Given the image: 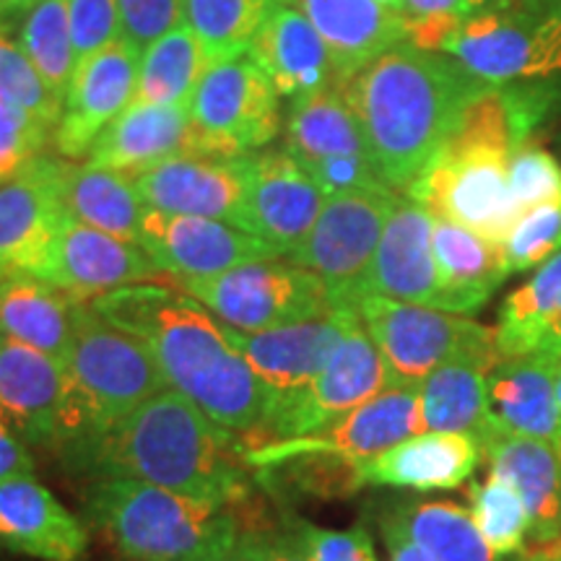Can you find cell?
I'll use <instances>...</instances> for the list:
<instances>
[{"label":"cell","instance_id":"6da1fadb","mask_svg":"<svg viewBox=\"0 0 561 561\" xmlns=\"http://www.w3.org/2000/svg\"><path fill=\"white\" fill-rule=\"evenodd\" d=\"M91 479H136L221 504L242 515L248 500L244 442L216 424L191 398L167 388L107 430L91 432L58 453ZM242 520V517H240Z\"/></svg>","mask_w":561,"mask_h":561},{"label":"cell","instance_id":"7a4b0ae2","mask_svg":"<svg viewBox=\"0 0 561 561\" xmlns=\"http://www.w3.org/2000/svg\"><path fill=\"white\" fill-rule=\"evenodd\" d=\"M91 307L149 346L172 390L240 437L263 432L273 398L227 331L198 299L167 284H133L91 299Z\"/></svg>","mask_w":561,"mask_h":561},{"label":"cell","instance_id":"3957f363","mask_svg":"<svg viewBox=\"0 0 561 561\" xmlns=\"http://www.w3.org/2000/svg\"><path fill=\"white\" fill-rule=\"evenodd\" d=\"M341 89L359 117L385 185L409 193L468 102L489 87L447 55L403 42L343 81Z\"/></svg>","mask_w":561,"mask_h":561},{"label":"cell","instance_id":"277c9868","mask_svg":"<svg viewBox=\"0 0 561 561\" xmlns=\"http://www.w3.org/2000/svg\"><path fill=\"white\" fill-rule=\"evenodd\" d=\"M87 515L128 561H201L234 549L237 510L136 479H94Z\"/></svg>","mask_w":561,"mask_h":561},{"label":"cell","instance_id":"5b68a950","mask_svg":"<svg viewBox=\"0 0 561 561\" xmlns=\"http://www.w3.org/2000/svg\"><path fill=\"white\" fill-rule=\"evenodd\" d=\"M62 364L73 385L79 411V434L70 442L107 430L157 392L170 388L149 346L104 320L91 301L79 305L73 339Z\"/></svg>","mask_w":561,"mask_h":561},{"label":"cell","instance_id":"8992f818","mask_svg":"<svg viewBox=\"0 0 561 561\" xmlns=\"http://www.w3.org/2000/svg\"><path fill=\"white\" fill-rule=\"evenodd\" d=\"M369 339L388 364L392 385L419 388L442 364L471 359L496 367L502 362L494 328L466 314L409 305L367 294L354 307Z\"/></svg>","mask_w":561,"mask_h":561},{"label":"cell","instance_id":"52a82bcc","mask_svg":"<svg viewBox=\"0 0 561 561\" xmlns=\"http://www.w3.org/2000/svg\"><path fill=\"white\" fill-rule=\"evenodd\" d=\"M216 320L242 333H263L339 310L318 273L289 261H255L208 278L178 280Z\"/></svg>","mask_w":561,"mask_h":561},{"label":"cell","instance_id":"ba28073f","mask_svg":"<svg viewBox=\"0 0 561 561\" xmlns=\"http://www.w3.org/2000/svg\"><path fill=\"white\" fill-rule=\"evenodd\" d=\"M206 153L248 157L268 149L280 133V96L250 53L214 60L191 104Z\"/></svg>","mask_w":561,"mask_h":561},{"label":"cell","instance_id":"9c48e42d","mask_svg":"<svg viewBox=\"0 0 561 561\" xmlns=\"http://www.w3.org/2000/svg\"><path fill=\"white\" fill-rule=\"evenodd\" d=\"M398 191H356L331 195L307 240L286 261L318 273L339 307H351L367 294V276Z\"/></svg>","mask_w":561,"mask_h":561},{"label":"cell","instance_id":"30bf717a","mask_svg":"<svg viewBox=\"0 0 561 561\" xmlns=\"http://www.w3.org/2000/svg\"><path fill=\"white\" fill-rule=\"evenodd\" d=\"M388 388H392L388 364L375 341L369 339L359 312H354L318 380L297 398L276 405L263 432L244 445L310 437L333 426L335 421L348 416L351 411Z\"/></svg>","mask_w":561,"mask_h":561},{"label":"cell","instance_id":"8fae6325","mask_svg":"<svg viewBox=\"0 0 561 561\" xmlns=\"http://www.w3.org/2000/svg\"><path fill=\"white\" fill-rule=\"evenodd\" d=\"M70 159L39 153L16 178L0 185V278L37 276L50 255L66 208V172Z\"/></svg>","mask_w":561,"mask_h":561},{"label":"cell","instance_id":"7c38bea8","mask_svg":"<svg viewBox=\"0 0 561 561\" xmlns=\"http://www.w3.org/2000/svg\"><path fill=\"white\" fill-rule=\"evenodd\" d=\"M0 419L30 447L58 453L76 419L66 364L0 335Z\"/></svg>","mask_w":561,"mask_h":561},{"label":"cell","instance_id":"4fadbf2b","mask_svg":"<svg viewBox=\"0 0 561 561\" xmlns=\"http://www.w3.org/2000/svg\"><path fill=\"white\" fill-rule=\"evenodd\" d=\"M328 195L286 149L248 153V198L237 227L289 257L307 240Z\"/></svg>","mask_w":561,"mask_h":561},{"label":"cell","instance_id":"5bb4252c","mask_svg":"<svg viewBox=\"0 0 561 561\" xmlns=\"http://www.w3.org/2000/svg\"><path fill=\"white\" fill-rule=\"evenodd\" d=\"M138 244L174 280L208 278L237 265L276 261L278 252L229 221L146 208Z\"/></svg>","mask_w":561,"mask_h":561},{"label":"cell","instance_id":"9a60e30c","mask_svg":"<svg viewBox=\"0 0 561 561\" xmlns=\"http://www.w3.org/2000/svg\"><path fill=\"white\" fill-rule=\"evenodd\" d=\"M421 432H424V421H421L419 388L392 385L351 411L348 416L335 421L333 426L310 437L244 445V462L250 471H255L297 453H328L354 462H367Z\"/></svg>","mask_w":561,"mask_h":561},{"label":"cell","instance_id":"2e32d148","mask_svg":"<svg viewBox=\"0 0 561 561\" xmlns=\"http://www.w3.org/2000/svg\"><path fill=\"white\" fill-rule=\"evenodd\" d=\"M538 21L520 5L489 0L479 11L442 26L419 47L453 58L483 87H510L528 73Z\"/></svg>","mask_w":561,"mask_h":561},{"label":"cell","instance_id":"e0dca14e","mask_svg":"<svg viewBox=\"0 0 561 561\" xmlns=\"http://www.w3.org/2000/svg\"><path fill=\"white\" fill-rule=\"evenodd\" d=\"M37 278L91 301L133 284H159L164 278L144 248L125 242L68 216Z\"/></svg>","mask_w":561,"mask_h":561},{"label":"cell","instance_id":"ac0fdd59","mask_svg":"<svg viewBox=\"0 0 561 561\" xmlns=\"http://www.w3.org/2000/svg\"><path fill=\"white\" fill-rule=\"evenodd\" d=\"M140 53L121 39L76 66L53 140L62 159L89 157L94 140L136 100Z\"/></svg>","mask_w":561,"mask_h":561},{"label":"cell","instance_id":"d6986e66","mask_svg":"<svg viewBox=\"0 0 561 561\" xmlns=\"http://www.w3.org/2000/svg\"><path fill=\"white\" fill-rule=\"evenodd\" d=\"M354 312L356 310H351V307H339L325 318L263 333H242L231 331L224 322L221 325L227 331L231 346L240 351L257 380L268 388L273 409H276V405L297 398L299 392H305L318 380L322 367L341 343L346 322Z\"/></svg>","mask_w":561,"mask_h":561},{"label":"cell","instance_id":"ffe728a7","mask_svg":"<svg viewBox=\"0 0 561 561\" xmlns=\"http://www.w3.org/2000/svg\"><path fill=\"white\" fill-rule=\"evenodd\" d=\"M146 206L234 224L248 198V157L185 153L136 174Z\"/></svg>","mask_w":561,"mask_h":561},{"label":"cell","instance_id":"44dd1931","mask_svg":"<svg viewBox=\"0 0 561 561\" xmlns=\"http://www.w3.org/2000/svg\"><path fill=\"white\" fill-rule=\"evenodd\" d=\"M434 216L409 195H398L367 276V294L409 305L439 307V273L432 244ZM364 294V297H367Z\"/></svg>","mask_w":561,"mask_h":561},{"label":"cell","instance_id":"7402d4cb","mask_svg":"<svg viewBox=\"0 0 561 561\" xmlns=\"http://www.w3.org/2000/svg\"><path fill=\"white\" fill-rule=\"evenodd\" d=\"M0 549L37 561H79L89 530L34 476L0 481Z\"/></svg>","mask_w":561,"mask_h":561},{"label":"cell","instance_id":"603a6c76","mask_svg":"<svg viewBox=\"0 0 561 561\" xmlns=\"http://www.w3.org/2000/svg\"><path fill=\"white\" fill-rule=\"evenodd\" d=\"M248 53L273 81L280 100L289 104L341 83L333 55L318 30L289 3H280L271 13Z\"/></svg>","mask_w":561,"mask_h":561},{"label":"cell","instance_id":"cb8c5ba5","mask_svg":"<svg viewBox=\"0 0 561 561\" xmlns=\"http://www.w3.org/2000/svg\"><path fill=\"white\" fill-rule=\"evenodd\" d=\"M185 153H206L191 110L133 102L94 140L87 161L115 172L140 174Z\"/></svg>","mask_w":561,"mask_h":561},{"label":"cell","instance_id":"d4e9b609","mask_svg":"<svg viewBox=\"0 0 561 561\" xmlns=\"http://www.w3.org/2000/svg\"><path fill=\"white\" fill-rule=\"evenodd\" d=\"M483 458L489 476L520 494L530 517V541L546 546L561 536V442L496 432Z\"/></svg>","mask_w":561,"mask_h":561},{"label":"cell","instance_id":"484cf974","mask_svg":"<svg viewBox=\"0 0 561 561\" xmlns=\"http://www.w3.org/2000/svg\"><path fill=\"white\" fill-rule=\"evenodd\" d=\"M305 13L331 50L341 83L392 47L409 42L401 13L377 0H284Z\"/></svg>","mask_w":561,"mask_h":561},{"label":"cell","instance_id":"4316f807","mask_svg":"<svg viewBox=\"0 0 561 561\" xmlns=\"http://www.w3.org/2000/svg\"><path fill=\"white\" fill-rule=\"evenodd\" d=\"M432 244L439 273L437 310L442 312L466 314V318L479 312L491 294L512 276L504 242L489 240L455 221L434 216Z\"/></svg>","mask_w":561,"mask_h":561},{"label":"cell","instance_id":"83f0119b","mask_svg":"<svg viewBox=\"0 0 561 561\" xmlns=\"http://www.w3.org/2000/svg\"><path fill=\"white\" fill-rule=\"evenodd\" d=\"M483 458L479 442L466 434L421 432L377 458L362 462L364 486L413 491L458 489L471 479Z\"/></svg>","mask_w":561,"mask_h":561},{"label":"cell","instance_id":"f1b7e54d","mask_svg":"<svg viewBox=\"0 0 561 561\" xmlns=\"http://www.w3.org/2000/svg\"><path fill=\"white\" fill-rule=\"evenodd\" d=\"M557 367V356L533 354L502 359L489 371V409L502 432L561 442Z\"/></svg>","mask_w":561,"mask_h":561},{"label":"cell","instance_id":"f546056e","mask_svg":"<svg viewBox=\"0 0 561 561\" xmlns=\"http://www.w3.org/2000/svg\"><path fill=\"white\" fill-rule=\"evenodd\" d=\"M284 149L307 172L341 159H371L367 136L341 83L289 104Z\"/></svg>","mask_w":561,"mask_h":561},{"label":"cell","instance_id":"4dcf8cb0","mask_svg":"<svg viewBox=\"0 0 561 561\" xmlns=\"http://www.w3.org/2000/svg\"><path fill=\"white\" fill-rule=\"evenodd\" d=\"M81 301L26 273L0 278V335L62 362Z\"/></svg>","mask_w":561,"mask_h":561},{"label":"cell","instance_id":"1f68e13d","mask_svg":"<svg viewBox=\"0 0 561 561\" xmlns=\"http://www.w3.org/2000/svg\"><path fill=\"white\" fill-rule=\"evenodd\" d=\"M494 367L483 362L460 359L442 364L419 385L421 421L424 432L466 434L479 447L489 445L500 432L489 409V371Z\"/></svg>","mask_w":561,"mask_h":561},{"label":"cell","instance_id":"d6a6232c","mask_svg":"<svg viewBox=\"0 0 561 561\" xmlns=\"http://www.w3.org/2000/svg\"><path fill=\"white\" fill-rule=\"evenodd\" d=\"M502 359L549 354L561 356V250L533 273L528 284L504 299L496 322Z\"/></svg>","mask_w":561,"mask_h":561},{"label":"cell","instance_id":"836d02e7","mask_svg":"<svg viewBox=\"0 0 561 561\" xmlns=\"http://www.w3.org/2000/svg\"><path fill=\"white\" fill-rule=\"evenodd\" d=\"M66 208L76 221L138 244L140 221L149 206L138 191L136 174L115 172L89 161H70L66 172Z\"/></svg>","mask_w":561,"mask_h":561},{"label":"cell","instance_id":"e575fe53","mask_svg":"<svg viewBox=\"0 0 561 561\" xmlns=\"http://www.w3.org/2000/svg\"><path fill=\"white\" fill-rule=\"evenodd\" d=\"M434 561H504L481 536L471 510L453 502L396 500L382 510Z\"/></svg>","mask_w":561,"mask_h":561},{"label":"cell","instance_id":"d590c367","mask_svg":"<svg viewBox=\"0 0 561 561\" xmlns=\"http://www.w3.org/2000/svg\"><path fill=\"white\" fill-rule=\"evenodd\" d=\"M206 45L195 37L191 26H178L140 53L138 62V104L191 110L195 91L210 66Z\"/></svg>","mask_w":561,"mask_h":561},{"label":"cell","instance_id":"8d00e7d4","mask_svg":"<svg viewBox=\"0 0 561 561\" xmlns=\"http://www.w3.org/2000/svg\"><path fill=\"white\" fill-rule=\"evenodd\" d=\"M284 0H182V21L191 26L210 60L248 53L250 42Z\"/></svg>","mask_w":561,"mask_h":561},{"label":"cell","instance_id":"74e56055","mask_svg":"<svg viewBox=\"0 0 561 561\" xmlns=\"http://www.w3.org/2000/svg\"><path fill=\"white\" fill-rule=\"evenodd\" d=\"M19 45L39 70L47 89L66 102L70 79L79 66L70 34L68 0H37L21 19Z\"/></svg>","mask_w":561,"mask_h":561},{"label":"cell","instance_id":"f35d334b","mask_svg":"<svg viewBox=\"0 0 561 561\" xmlns=\"http://www.w3.org/2000/svg\"><path fill=\"white\" fill-rule=\"evenodd\" d=\"M359 466L362 462L341 458V455L297 453L255 468V476L278 494L294 491V494L320 496V500H341L364 486Z\"/></svg>","mask_w":561,"mask_h":561},{"label":"cell","instance_id":"ab89813d","mask_svg":"<svg viewBox=\"0 0 561 561\" xmlns=\"http://www.w3.org/2000/svg\"><path fill=\"white\" fill-rule=\"evenodd\" d=\"M471 515L486 543L502 557L523 553L530 536V517L515 489L507 481L489 476L486 481L468 486Z\"/></svg>","mask_w":561,"mask_h":561},{"label":"cell","instance_id":"60d3db41","mask_svg":"<svg viewBox=\"0 0 561 561\" xmlns=\"http://www.w3.org/2000/svg\"><path fill=\"white\" fill-rule=\"evenodd\" d=\"M0 89L55 133L62 115V102L47 89L39 70L21 50L19 39H11V32L3 30H0Z\"/></svg>","mask_w":561,"mask_h":561},{"label":"cell","instance_id":"b9f144b4","mask_svg":"<svg viewBox=\"0 0 561 561\" xmlns=\"http://www.w3.org/2000/svg\"><path fill=\"white\" fill-rule=\"evenodd\" d=\"M561 250V201L543 203L517 219L504 240L510 273L538 271Z\"/></svg>","mask_w":561,"mask_h":561},{"label":"cell","instance_id":"7bdbcfd3","mask_svg":"<svg viewBox=\"0 0 561 561\" xmlns=\"http://www.w3.org/2000/svg\"><path fill=\"white\" fill-rule=\"evenodd\" d=\"M510 185L520 216L543 203L561 201V161L528 140L510 161Z\"/></svg>","mask_w":561,"mask_h":561},{"label":"cell","instance_id":"ee69618b","mask_svg":"<svg viewBox=\"0 0 561 561\" xmlns=\"http://www.w3.org/2000/svg\"><path fill=\"white\" fill-rule=\"evenodd\" d=\"M68 19L79 62L123 39L117 0H68Z\"/></svg>","mask_w":561,"mask_h":561},{"label":"cell","instance_id":"f6af8a7d","mask_svg":"<svg viewBox=\"0 0 561 561\" xmlns=\"http://www.w3.org/2000/svg\"><path fill=\"white\" fill-rule=\"evenodd\" d=\"M289 530L297 536L310 561H380L369 530L362 523L346 530H333L294 517Z\"/></svg>","mask_w":561,"mask_h":561},{"label":"cell","instance_id":"bcb514c9","mask_svg":"<svg viewBox=\"0 0 561 561\" xmlns=\"http://www.w3.org/2000/svg\"><path fill=\"white\" fill-rule=\"evenodd\" d=\"M123 39L138 53L185 24L182 0H117Z\"/></svg>","mask_w":561,"mask_h":561},{"label":"cell","instance_id":"7dc6e473","mask_svg":"<svg viewBox=\"0 0 561 561\" xmlns=\"http://www.w3.org/2000/svg\"><path fill=\"white\" fill-rule=\"evenodd\" d=\"M489 0H403V19L411 45H421L442 26L479 11Z\"/></svg>","mask_w":561,"mask_h":561},{"label":"cell","instance_id":"c3c4849f","mask_svg":"<svg viewBox=\"0 0 561 561\" xmlns=\"http://www.w3.org/2000/svg\"><path fill=\"white\" fill-rule=\"evenodd\" d=\"M561 73V0L551 5L538 21L536 34H533L530 66L525 79H553Z\"/></svg>","mask_w":561,"mask_h":561},{"label":"cell","instance_id":"681fc988","mask_svg":"<svg viewBox=\"0 0 561 561\" xmlns=\"http://www.w3.org/2000/svg\"><path fill=\"white\" fill-rule=\"evenodd\" d=\"M237 549L244 561H310L291 530L244 528Z\"/></svg>","mask_w":561,"mask_h":561},{"label":"cell","instance_id":"f907efd6","mask_svg":"<svg viewBox=\"0 0 561 561\" xmlns=\"http://www.w3.org/2000/svg\"><path fill=\"white\" fill-rule=\"evenodd\" d=\"M16 476H34V458L30 445L0 419V481Z\"/></svg>","mask_w":561,"mask_h":561},{"label":"cell","instance_id":"816d5d0a","mask_svg":"<svg viewBox=\"0 0 561 561\" xmlns=\"http://www.w3.org/2000/svg\"><path fill=\"white\" fill-rule=\"evenodd\" d=\"M45 149L47 146L39 144V140L0 133V185H5V182L16 178L32 159L45 153Z\"/></svg>","mask_w":561,"mask_h":561},{"label":"cell","instance_id":"f5cc1de1","mask_svg":"<svg viewBox=\"0 0 561 561\" xmlns=\"http://www.w3.org/2000/svg\"><path fill=\"white\" fill-rule=\"evenodd\" d=\"M0 133H11V136H24L47 146L53 138V130L45 128L37 117L30 115L16 100H11L3 89H0Z\"/></svg>","mask_w":561,"mask_h":561},{"label":"cell","instance_id":"db71d44e","mask_svg":"<svg viewBox=\"0 0 561 561\" xmlns=\"http://www.w3.org/2000/svg\"><path fill=\"white\" fill-rule=\"evenodd\" d=\"M380 533L388 561H434L401 525H396L388 515H380Z\"/></svg>","mask_w":561,"mask_h":561},{"label":"cell","instance_id":"11a10c76","mask_svg":"<svg viewBox=\"0 0 561 561\" xmlns=\"http://www.w3.org/2000/svg\"><path fill=\"white\" fill-rule=\"evenodd\" d=\"M37 0H0V30L11 32L13 21L24 19V13L32 9Z\"/></svg>","mask_w":561,"mask_h":561},{"label":"cell","instance_id":"9f6ffc18","mask_svg":"<svg viewBox=\"0 0 561 561\" xmlns=\"http://www.w3.org/2000/svg\"><path fill=\"white\" fill-rule=\"evenodd\" d=\"M504 3H512V5H520V9L536 13L538 19H543V13L551 9L557 0H504Z\"/></svg>","mask_w":561,"mask_h":561},{"label":"cell","instance_id":"6f0895ef","mask_svg":"<svg viewBox=\"0 0 561 561\" xmlns=\"http://www.w3.org/2000/svg\"><path fill=\"white\" fill-rule=\"evenodd\" d=\"M541 551H543V561H561V536L557 541L541 546Z\"/></svg>","mask_w":561,"mask_h":561},{"label":"cell","instance_id":"680465c9","mask_svg":"<svg viewBox=\"0 0 561 561\" xmlns=\"http://www.w3.org/2000/svg\"><path fill=\"white\" fill-rule=\"evenodd\" d=\"M201 561H244V557H242V551L234 546V549L221 551V553H216V557H208V559H201Z\"/></svg>","mask_w":561,"mask_h":561},{"label":"cell","instance_id":"91938a15","mask_svg":"<svg viewBox=\"0 0 561 561\" xmlns=\"http://www.w3.org/2000/svg\"><path fill=\"white\" fill-rule=\"evenodd\" d=\"M517 561H543L541 546H536V549H530V551H523L520 559H517Z\"/></svg>","mask_w":561,"mask_h":561},{"label":"cell","instance_id":"94428289","mask_svg":"<svg viewBox=\"0 0 561 561\" xmlns=\"http://www.w3.org/2000/svg\"><path fill=\"white\" fill-rule=\"evenodd\" d=\"M377 3H382L385 9H390V11L401 13V16H403V0H377Z\"/></svg>","mask_w":561,"mask_h":561},{"label":"cell","instance_id":"6125c7cd","mask_svg":"<svg viewBox=\"0 0 561 561\" xmlns=\"http://www.w3.org/2000/svg\"><path fill=\"white\" fill-rule=\"evenodd\" d=\"M557 398H559V411H561V362L557 367Z\"/></svg>","mask_w":561,"mask_h":561},{"label":"cell","instance_id":"be15d7a7","mask_svg":"<svg viewBox=\"0 0 561 561\" xmlns=\"http://www.w3.org/2000/svg\"><path fill=\"white\" fill-rule=\"evenodd\" d=\"M559 362H561V356H559Z\"/></svg>","mask_w":561,"mask_h":561}]
</instances>
